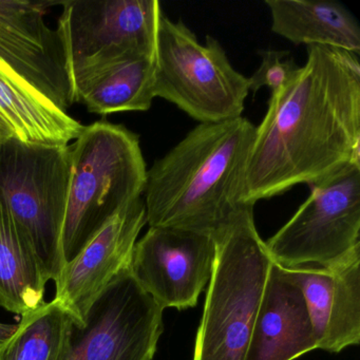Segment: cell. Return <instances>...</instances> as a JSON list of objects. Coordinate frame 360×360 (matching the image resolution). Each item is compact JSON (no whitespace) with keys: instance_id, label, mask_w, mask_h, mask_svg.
I'll list each match as a JSON object with an SVG mask.
<instances>
[{"instance_id":"obj_1","label":"cell","mask_w":360,"mask_h":360,"mask_svg":"<svg viewBox=\"0 0 360 360\" xmlns=\"http://www.w3.org/2000/svg\"><path fill=\"white\" fill-rule=\"evenodd\" d=\"M360 164L359 56L309 46L292 81L271 94L256 127L246 174L248 201L309 186Z\"/></svg>"},{"instance_id":"obj_2","label":"cell","mask_w":360,"mask_h":360,"mask_svg":"<svg viewBox=\"0 0 360 360\" xmlns=\"http://www.w3.org/2000/svg\"><path fill=\"white\" fill-rule=\"evenodd\" d=\"M256 126L245 117L199 124L147 170L144 191L149 227L214 237L248 201L246 174Z\"/></svg>"},{"instance_id":"obj_3","label":"cell","mask_w":360,"mask_h":360,"mask_svg":"<svg viewBox=\"0 0 360 360\" xmlns=\"http://www.w3.org/2000/svg\"><path fill=\"white\" fill-rule=\"evenodd\" d=\"M71 180L62 233L70 262L125 206L142 198L147 167L138 134L123 125L96 122L69 145Z\"/></svg>"},{"instance_id":"obj_4","label":"cell","mask_w":360,"mask_h":360,"mask_svg":"<svg viewBox=\"0 0 360 360\" xmlns=\"http://www.w3.org/2000/svg\"><path fill=\"white\" fill-rule=\"evenodd\" d=\"M212 276L193 360H245L271 260L254 220L242 212L214 238Z\"/></svg>"},{"instance_id":"obj_5","label":"cell","mask_w":360,"mask_h":360,"mask_svg":"<svg viewBox=\"0 0 360 360\" xmlns=\"http://www.w3.org/2000/svg\"><path fill=\"white\" fill-rule=\"evenodd\" d=\"M58 31L73 103L113 67L155 56L162 12L158 0H67Z\"/></svg>"},{"instance_id":"obj_6","label":"cell","mask_w":360,"mask_h":360,"mask_svg":"<svg viewBox=\"0 0 360 360\" xmlns=\"http://www.w3.org/2000/svg\"><path fill=\"white\" fill-rule=\"evenodd\" d=\"M70 180L69 145L12 136L0 146V202L28 237L46 279L54 283L66 265L62 233Z\"/></svg>"},{"instance_id":"obj_7","label":"cell","mask_w":360,"mask_h":360,"mask_svg":"<svg viewBox=\"0 0 360 360\" xmlns=\"http://www.w3.org/2000/svg\"><path fill=\"white\" fill-rule=\"evenodd\" d=\"M248 79L238 72L221 44H205L182 22L162 14L155 49V96L176 105L200 124L242 117Z\"/></svg>"},{"instance_id":"obj_8","label":"cell","mask_w":360,"mask_h":360,"mask_svg":"<svg viewBox=\"0 0 360 360\" xmlns=\"http://www.w3.org/2000/svg\"><path fill=\"white\" fill-rule=\"evenodd\" d=\"M265 245L285 269L326 267L360 248V164L317 184Z\"/></svg>"},{"instance_id":"obj_9","label":"cell","mask_w":360,"mask_h":360,"mask_svg":"<svg viewBox=\"0 0 360 360\" xmlns=\"http://www.w3.org/2000/svg\"><path fill=\"white\" fill-rule=\"evenodd\" d=\"M163 311L127 269L98 295L82 323L71 321L60 360H153Z\"/></svg>"},{"instance_id":"obj_10","label":"cell","mask_w":360,"mask_h":360,"mask_svg":"<svg viewBox=\"0 0 360 360\" xmlns=\"http://www.w3.org/2000/svg\"><path fill=\"white\" fill-rule=\"evenodd\" d=\"M214 241L183 229L149 227L136 241L130 271L162 309L197 305L212 276Z\"/></svg>"},{"instance_id":"obj_11","label":"cell","mask_w":360,"mask_h":360,"mask_svg":"<svg viewBox=\"0 0 360 360\" xmlns=\"http://www.w3.org/2000/svg\"><path fill=\"white\" fill-rule=\"evenodd\" d=\"M56 4L0 0V60L67 112L75 103L64 51L45 20Z\"/></svg>"},{"instance_id":"obj_12","label":"cell","mask_w":360,"mask_h":360,"mask_svg":"<svg viewBox=\"0 0 360 360\" xmlns=\"http://www.w3.org/2000/svg\"><path fill=\"white\" fill-rule=\"evenodd\" d=\"M147 224L144 198L115 214L70 262L56 282L54 300L77 322L84 321L98 295L130 269L134 246Z\"/></svg>"},{"instance_id":"obj_13","label":"cell","mask_w":360,"mask_h":360,"mask_svg":"<svg viewBox=\"0 0 360 360\" xmlns=\"http://www.w3.org/2000/svg\"><path fill=\"white\" fill-rule=\"evenodd\" d=\"M302 290L317 349L339 353L360 342V248L326 267L285 269Z\"/></svg>"},{"instance_id":"obj_14","label":"cell","mask_w":360,"mask_h":360,"mask_svg":"<svg viewBox=\"0 0 360 360\" xmlns=\"http://www.w3.org/2000/svg\"><path fill=\"white\" fill-rule=\"evenodd\" d=\"M317 349L302 290L271 263L245 360H295Z\"/></svg>"},{"instance_id":"obj_15","label":"cell","mask_w":360,"mask_h":360,"mask_svg":"<svg viewBox=\"0 0 360 360\" xmlns=\"http://www.w3.org/2000/svg\"><path fill=\"white\" fill-rule=\"evenodd\" d=\"M271 30L294 45L324 46L359 56L360 26L334 0H266Z\"/></svg>"},{"instance_id":"obj_16","label":"cell","mask_w":360,"mask_h":360,"mask_svg":"<svg viewBox=\"0 0 360 360\" xmlns=\"http://www.w3.org/2000/svg\"><path fill=\"white\" fill-rule=\"evenodd\" d=\"M0 115L13 128L18 140L34 144L66 146L85 127L1 60Z\"/></svg>"},{"instance_id":"obj_17","label":"cell","mask_w":360,"mask_h":360,"mask_svg":"<svg viewBox=\"0 0 360 360\" xmlns=\"http://www.w3.org/2000/svg\"><path fill=\"white\" fill-rule=\"evenodd\" d=\"M46 279L22 227L0 202V307L24 315L45 303Z\"/></svg>"},{"instance_id":"obj_18","label":"cell","mask_w":360,"mask_h":360,"mask_svg":"<svg viewBox=\"0 0 360 360\" xmlns=\"http://www.w3.org/2000/svg\"><path fill=\"white\" fill-rule=\"evenodd\" d=\"M155 56L113 67L79 94L88 111L96 115L148 111L155 100Z\"/></svg>"},{"instance_id":"obj_19","label":"cell","mask_w":360,"mask_h":360,"mask_svg":"<svg viewBox=\"0 0 360 360\" xmlns=\"http://www.w3.org/2000/svg\"><path fill=\"white\" fill-rule=\"evenodd\" d=\"M73 317L56 300L24 314L0 341V360H60Z\"/></svg>"},{"instance_id":"obj_20","label":"cell","mask_w":360,"mask_h":360,"mask_svg":"<svg viewBox=\"0 0 360 360\" xmlns=\"http://www.w3.org/2000/svg\"><path fill=\"white\" fill-rule=\"evenodd\" d=\"M259 54L262 63L256 72L248 77V89L254 94L263 87L269 88L271 94H276L292 81L300 68L292 58H288V51L262 50Z\"/></svg>"},{"instance_id":"obj_21","label":"cell","mask_w":360,"mask_h":360,"mask_svg":"<svg viewBox=\"0 0 360 360\" xmlns=\"http://www.w3.org/2000/svg\"><path fill=\"white\" fill-rule=\"evenodd\" d=\"M12 136H15L13 128L0 115V146L5 144Z\"/></svg>"},{"instance_id":"obj_22","label":"cell","mask_w":360,"mask_h":360,"mask_svg":"<svg viewBox=\"0 0 360 360\" xmlns=\"http://www.w3.org/2000/svg\"><path fill=\"white\" fill-rule=\"evenodd\" d=\"M16 324L0 323V341L5 340L11 336L15 330Z\"/></svg>"}]
</instances>
